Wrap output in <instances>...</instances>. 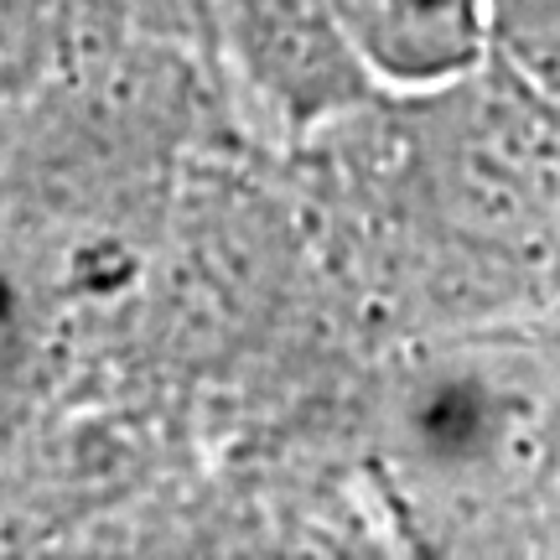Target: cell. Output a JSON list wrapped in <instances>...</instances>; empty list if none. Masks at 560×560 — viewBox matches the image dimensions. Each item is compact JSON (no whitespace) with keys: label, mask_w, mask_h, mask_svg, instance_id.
Segmentation results:
<instances>
[{"label":"cell","mask_w":560,"mask_h":560,"mask_svg":"<svg viewBox=\"0 0 560 560\" xmlns=\"http://www.w3.org/2000/svg\"><path fill=\"white\" fill-rule=\"evenodd\" d=\"M342 32L374 73L395 83H436L482 58L493 26L488 0H332Z\"/></svg>","instance_id":"cell-1"},{"label":"cell","mask_w":560,"mask_h":560,"mask_svg":"<svg viewBox=\"0 0 560 560\" xmlns=\"http://www.w3.org/2000/svg\"><path fill=\"white\" fill-rule=\"evenodd\" d=\"M503 416H509L503 395L493 400L482 380H431L410 400V441L420 446V457L441 467L482 462L493 441L503 446Z\"/></svg>","instance_id":"cell-2"}]
</instances>
